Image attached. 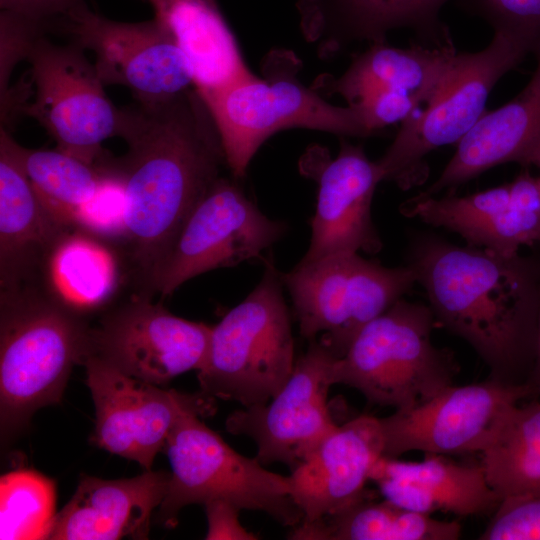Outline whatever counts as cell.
<instances>
[{
  "label": "cell",
  "mask_w": 540,
  "mask_h": 540,
  "mask_svg": "<svg viewBox=\"0 0 540 540\" xmlns=\"http://www.w3.org/2000/svg\"><path fill=\"white\" fill-rule=\"evenodd\" d=\"M457 521L438 520L387 500L366 497L310 523H300L288 535L294 540H456Z\"/></svg>",
  "instance_id": "obj_28"
},
{
  "label": "cell",
  "mask_w": 540,
  "mask_h": 540,
  "mask_svg": "<svg viewBox=\"0 0 540 540\" xmlns=\"http://www.w3.org/2000/svg\"><path fill=\"white\" fill-rule=\"evenodd\" d=\"M61 23L72 43L93 52L103 84L128 88L137 102L163 101L194 87L187 58L154 18L115 21L84 2Z\"/></svg>",
  "instance_id": "obj_15"
},
{
  "label": "cell",
  "mask_w": 540,
  "mask_h": 540,
  "mask_svg": "<svg viewBox=\"0 0 540 540\" xmlns=\"http://www.w3.org/2000/svg\"><path fill=\"white\" fill-rule=\"evenodd\" d=\"M429 305L397 300L355 336L334 365L335 384L358 390L373 405L395 410L417 406L453 384L455 354L436 347Z\"/></svg>",
  "instance_id": "obj_5"
},
{
  "label": "cell",
  "mask_w": 540,
  "mask_h": 540,
  "mask_svg": "<svg viewBox=\"0 0 540 540\" xmlns=\"http://www.w3.org/2000/svg\"><path fill=\"white\" fill-rule=\"evenodd\" d=\"M379 418L358 416L337 425L315 451L288 475L301 523L335 514L368 497L365 484L383 456Z\"/></svg>",
  "instance_id": "obj_19"
},
{
  "label": "cell",
  "mask_w": 540,
  "mask_h": 540,
  "mask_svg": "<svg viewBox=\"0 0 540 540\" xmlns=\"http://www.w3.org/2000/svg\"><path fill=\"white\" fill-rule=\"evenodd\" d=\"M534 56L536 69L526 86L503 106L482 115L457 143L439 177L416 197H433L501 164L530 166L540 143V52Z\"/></svg>",
  "instance_id": "obj_21"
},
{
  "label": "cell",
  "mask_w": 540,
  "mask_h": 540,
  "mask_svg": "<svg viewBox=\"0 0 540 540\" xmlns=\"http://www.w3.org/2000/svg\"><path fill=\"white\" fill-rule=\"evenodd\" d=\"M46 27L15 14L0 12V98L10 88L11 74L21 60H26L34 42Z\"/></svg>",
  "instance_id": "obj_34"
},
{
  "label": "cell",
  "mask_w": 540,
  "mask_h": 540,
  "mask_svg": "<svg viewBox=\"0 0 540 540\" xmlns=\"http://www.w3.org/2000/svg\"><path fill=\"white\" fill-rule=\"evenodd\" d=\"M84 0H0L6 11L47 27L51 20H62Z\"/></svg>",
  "instance_id": "obj_36"
},
{
  "label": "cell",
  "mask_w": 540,
  "mask_h": 540,
  "mask_svg": "<svg viewBox=\"0 0 540 540\" xmlns=\"http://www.w3.org/2000/svg\"><path fill=\"white\" fill-rule=\"evenodd\" d=\"M527 383L532 388L533 394L540 396V296H539V311H538V330L537 344L534 365Z\"/></svg>",
  "instance_id": "obj_37"
},
{
  "label": "cell",
  "mask_w": 540,
  "mask_h": 540,
  "mask_svg": "<svg viewBox=\"0 0 540 540\" xmlns=\"http://www.w3.org/2000/svg\"><path fill=\"white\" fill-rule=\"evenodd\" d=\"M200 95L217 128L227 167L236 179L246 175L260 146L284 129L307 128L352 137L375 134L359 108L333 105L293 76L263 79L252 74Z\"/></svg>",
  "instance_id": "obj_8"
},
{
  "label": "cell",
  "mask_w": 540,
  "mask_h": 540,
  "mask_svg": "<svg viewBox=\"0 0 540 540\" xmlns=\"http://www.w3.org/2000/svg\"><path fill=\"white\" fill-rule=\"evenodd\" d=\"M85 314L35 282L0 292V424L2 440L58 403L76 364L91 354Z\"/></svg>",
  "instance_id": "obj_3"
},
{
  "label": "cell",
  "mask_w": 540,
  "mask_h": 540,
  "mask_svg": "<svg viewBox=\"0 0 540 540\" xmlns=\"http://www.w3.org/2000/svg\"><path fill=\"white\" fill-rule=\"evenodd\" d=\"M95 407L93 442L114 455L151 470L171 429L187 411L201 417L216 410L215 398L200 391L182 393L127 374L89 356L83 363Z\"/></svg>",
  "instance_id": "obj_13"
},
{
  "label": "cell",
  "mask_w": 540,
  "mask_h": 540,
  "mask_svg": "<svg viewBox=\"0 0 540 540\" xmlns=\"http://www.w3.org/2000/svg\"><path fill=\"white\" fill-rule=\"evenodd\" d=\"M400 211L503 256L540 243V182L527 168L509 183L470 195L413 197Z\"/></svg>",
  "instance_id": "obj_18"
},
{
  "label": "cell",
  "mask_w": 540,
  "mask_h": 540,
  "mask_svg": "<svg viewBox=\"0 0 540 540\" xmlns=\"http://www.w3.org/2000/svg\"><path fill=\"white\" fill-rule=\"evenodd\" d=\"M199 417L184 412L167 438L163 451L171 472L160 521L173 527L185 506L222 499L241 510L264 512L283 526L299 525L303 513L290 494L288 476L238 453Z\"/></svg>",
  "instance_id": "obj_6"
},
{
  "label": "cell",
  "mask_w": 540,
  "mask_h": 540,
  "mask_svg": "<svg viewBox=\"0 0 540 540\" xmlns=\"http://www.w3.org/2000/svg\"><path fill=\"white\" fill-rule=\"evenodd\" d=\"M84 51L40 36L26 59L30 89L20 113L35 119L56 149L96 165L107 154L102 143L121 136L124 112L106 96Z\"/></svg>",
  "instance_id": "obj_10"
},
{
  "label": "cell",
  "mask_w": 540,
  "mask_h": 540,
  "mask_svg": "<svg viewBox=\"0 0 540 540\" xmlns=\"http://www.w3.org/2000/svg\"><path fill=\"white\" fill-rule=\"evenodd\" d=\"M369 480L385 500L426 514L476 515L496 508L501 501L481 464L463 465L441 454L425 453L422 461L413 462L381 456Z\"/></svg>",
  "instance_id": "obj_23"
},
{
  "label": "cell",
  "mask_w": 540,
  "mask_h": 540,
  "mask_svg": "<svg viewBox=\"0 0 540 540\" xmlns=\"http://www.w3.org/2000/svg\"><path fill=\"white\" fill-rule=\"evenodd\" d=\"M337 359L320 340H311L282 388L265 404L232 412L226 429L251 438L264 466L281 463L295 469L337 426L328 405Z\"/></svg>",
  "instance_id": "obj_14"
},
{
  "label": "cell",
  "mask_w": 540,
  "mask_h": 540,
  "mask_svg": "<svg viewBox=\"0 0 540 540\" xmlns=\"http://www.w3.org/2000/svg\"><path fill=\"white\" fill-rule=\"evenodd\" d=\"M154 19L190 65L194 88L207 94L253 73L214 0H148Z\"/></svg>",
  "instance_id": "obj_25"
},
{
  "label": "cell",
  "mask_w": 540,
  "mask_h": 540,
  "mask_svg": "<svg viewBox=\"0 0 540 540\" xmlns=\"http://www.w3.org/2000/svg\"><path fill=\"white\" fill-rule=\"evenodd\" d=\"M300 334L324 343L337 358L357 333L407 293L416 282L408 265L386 267L359 253H339L298 263L282 273Z\"/></svg>",
  "instance_id": "obj_9"
},
{
  "label": "cell",
  "mask_w": 540,
  "mask_h": 540,
  "mask_svg": "<svg viewBox=\"0 0 540 540\" xmlns=\"http://www.w3.org/2000/svg\"><path fill=\"white\" fill-rule=\"evenodd\" d=\"M42 274L52 294L83 314L106 304L119 282L116 255L101 237L78 227L59 237Z\"/></svg>",
  "instance_id": "obj_27"
},
{
  "label": "cell",
  "mask_w": 540,
  "mask_h": 540,
  "mask_svg": "<svg viewBox=\"0 0 540 540\" xmlns=\"http://www.w3.org/2000/svg\"><path fill=\"white\" fill-rule=\"evenodd\" d=\"M407 265L436 324L472 346L489 378L527 383L537 344L540 256H503L426 233L412 238Z\"/></svg>",
  "instance_id": "obj_2"
},
{
  "label": "cell",
  "mask_w": 540,
  "mask_h": 540,
  "mask_svg": "<svg viewBox=\"0 0 540 540\" xmlns=\"http://www.w3.org/2000/svg\"><path fill=\"white\" fill-rule=\"evenodd\" d=\"M301 169L318 184L316 208L310 221L309 247L299 263H310L339 253L377 254L383 247L373 223L371 205L380 169L362 146L342 141L331 159L324 149H312Z\"/></svg>",
  "instance_id": "obj_17"
},
{
  "label": "cell",
  "mask_w": 540,
  "mask_h": 540,
  "mask_svg": "<svg viewBox=\"0 0 540 540\" xmlns=\"http://www.w3.org/2000/svg\"><path fill=\"white\" fill-rule=\"evenodd\" d=\"M127 153L100 162L124 187V234L146 291L190 213L226 164L210 111L193 87L123 109Z\"/></svg>",
  "instance_id": "obj_1"
},
{
  "label": "cell",
  "mask_w": 540,
  "mask_h": 540,
  "mask_svg": "<svg viewBox=\"0 0 540 540\" xmlns=\"http://www.w3.org/2000/svg\"><path fill=\"white\" fill-rule=\"evenodd\" d=\"M208 523L207 540H255L258 535L248 531L239 521L241 511L233 503L216 499L204 504Z\"/></svg>",
  "instance_id": "obj_35"
},
{
  "label": "cell",
  "mask_w": 540,
  "mask_h": 540,
  "mask_svg": "<svg viewBox=\"0 0 540 540\" xmlns=\"http://www.w3.org/2000/svg\"><path fill=\"white\" fill-rule=\"evenodd\" d=\"M528 54L522 43L498 32L480 51L457 52L423 108L402 122L376 161L383 181L404 189L421 183L427 176V154L457 144L486 112L496 83Z\"/></svg>",
  "instance_id": "obj_7"
},
{
  "label": "cell",
  "mask_w": 540,
  "mask_h": 540,
  "mask_svg": "<svg viewBox=\"0 0 540 540\" xmlns=\"http://www.w3.org/2000/svg\"><path fill=\"white\" fill-rule=\"evenodd\" d=\"M528 383L508 384L489 378L464 386L453 384L414 407L379 418L383 456L406 452L460 454L484 451L519 401L532 395Z\"/></svg>",
  "instance_id": "obj_12"
},
{
  "label": "cell",
  "mask_w": 540,
  "mask_h": 540,
  "mask_svg": "<svg viewBox=\"0 0 540 540\" xmlns=\"http://www.w3.org/2000/svg\"><path fill=\"white\" fill-rule=\"evenodd\" d=\"M56 485L32 469L0 478V539H49L56 520Z\"/></svg>",
  "instance_id": "obj_31"
},
{
  "label": "cell",
  "mask_w": 540,
  "mask_h": 540,
  "mask_svg": "<svg viewBox=\"0 0 540 540\" xmlns=\"http://www.w3.org/2000/svg\"><path fill=\"white\" fill-rule=\"evenodd\" d=\"M480 454L488 484L500 499L540 492V400L515 406Z\"/></svg>",
  "instance_id": "obj_30"
},
{
  "label": "cell",
  "mask_w": 540,
  "mask_h": 540,
  "mask_svg": "<svg viewBox=\"0 0 540 540\" xmlns=\"http://www.w3.org/2000/svg\"><path fill=\"white\" fill-rule=\"evenodd\" d=\"M0 139L10 148L51 216L66 228L76 227L82 211L104 182V170L58 149L23 147L3 126Z\"/></svg>",
  "instance_id": "obj_29"
},
{
  "label": "cell",
  "mask_w": 540,
  "mask_h": 540,
  "mask_svg": "<svg viewBox=\"0 0 540 540\" xmlns=\"http://www.w3.org/2000/svg\"><path fill=\"white\" fill-rule=\"evenodd\" d=\"M453 43L396 48L373 43L339 77L327 82V93L339 94L348 105L383 91L412 95L424 104L456 54Z\"/></svg>",
  "instance_id": "obj_26"
},
{
  "label": "cell",
  "mask_w": 540,
  "mask_h": 540,
  "mask_svg": "<svg viewBox=\"0 0 540 540\" xmlns=\"http://www.w3.org/2000/svg\"><path fill=\"white\" fill-rule=\"evenodd\" d=\"M449 0H433V2L436 4L438 8L441 9V7Z\"/></svg>",
  "instance_id": "obj_39"
},
{
  "label": "cell",
  "mask_w": 540,
  "mask_h": 540,
  "mask_svg": "<svg viewBox=\"0 0 540 540\" xmlns=\"http://www.w3.org/2000/svg\"><path fill=\"white\" fill-rule=\"evenodd\" d=\"M169 480L170 472L162 470L114 480L83 475L57 513L49 539H147L151 515L162 503Z\"/></svg>",
  "instance_id": "obj_20"
},
{
  "label": "cell",
  "mask_w": 540,
  "mask_h": 540,
  "mask_svg": "<svg viewBox=\"0 0 540 540\" xmlns=\"http://www.w3.org/2000/svg\"><path fill=\"white\" fill-rule=\"evenodd\" d=\"M481 540H540V492L501 499Z\"/></svg>",
  "instance_id": "obj_33"
},
{
  "label": "cell",
  "mask_w": 540,
  "mask_h": 540,
  "mask_svg": "<svg viewBox=\"0 0 540 540\" xmlns=\"http://www.w3.org/2000/svg\"><path fill=\"white\" fill-rule=\"evenodd\" d=\"M465 9L494 30L522 43L529 54L540 52V0H460Z\"/></svg>",
  "instance_id": "obj_32"
},
{
  "label": "cell",
  "mask_w": 540,
  "mask_h": 540,
  "mask_svg": "<svg viewBox=\"0 0 540 540\" xmlns=\"http://www.w3.org/2000/svg\"><path fill=\"white\" fill-rule=\"evenodd\" d=\"M256 287L211 328L197 371L201 391L243 407L267 403L294 365V338L283 296L282 273L267 256Z\"/></svg>",
  "instance_id": "obj_4"
},
{
  "label": "cell",
  "mask_w": 540,
  "mask_h": 540,
  "mask_svg": "<svg viewBox=\"0 0 540 540\" xmlns=\"http://www.w3.org/2000/svg\"><path fill=\"white\" fill-rule=\"evenodd\" d=\"M212 326L171 313L141 292L91 327V354L124 374L166 386L202 366Z\"/></svg>",
  "instance_id": "obj_16"
},
{
  "label": "cell",
  "mask_w": 540,
  "mask_h": 540,
  "mask_svg": "<svg viewBox=\"0 0 540 540\" xmlns=\"http://www.w3.org/2000/svg\"><path fill=\"white\" fill-rule=\"evenodd\" d=\"M287 230L286 222L267 217L235 182L220 176L190 213L145 293L164 298L203 273L260 258Z\"/></svg>",
  "instance_id": "obj_11"
},
{
  "label": "cell",
  "mask_w": 540,
  "mask_h": 540,
  "mask_svg": "<svg viewBox=\"0 0 540 540\" xmlns=\"http://www.w3.org/2000/svg\"><path fill=\"white\" fill-rule=\"evenodd\" d=\"M302 31L320 52L354 41L385 42L394 29H412L434 46L452 42L433 0H298Z\"/></svg>",
  "instance_id": "obj_22"
},
{
  "label": "cell",
  "mask_w": 540,
  "mask_h": 540,
  "mask_svg": "<svg viewBox=\"0 0 540 540\" xmlns=\"http://www.w3.org/2000/svg\"><path fill=\"white\" fill-rule=\"evenodd\" d=\"M531 165L536 166L537 168L540 169V143L531 157L530 166ZM538 178L540 182V176Z\"/></svg>",
  "instance_id": "obj_38"
},
{
  "label": "cell",
  "mask_w": 540,
  "mask_h": 540,
  "mask_svg": "<svg viewBox=\"0 0 540 540\" xmlns=\"http://www.w3.org/2000/svg\"><path fill=\"white\" fill-rule=\"evenodd\" d=\"M67 229L44 207L10 148L0 139V289L33 282Z\"/></svg>",
  "instance_id": "obj_24"
}]
</instances>
